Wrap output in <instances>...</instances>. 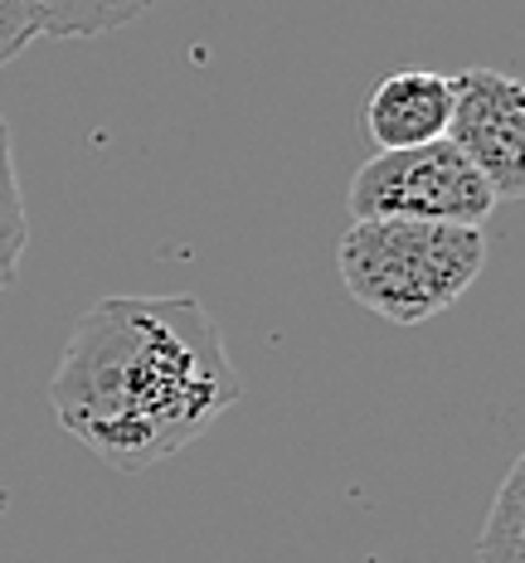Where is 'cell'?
<instances>
[{"mask_svg":"<svg viewBox=\"0 0 525 563\" xmlns=\"http://www.w3.org/2000/svg\"><path fill=\"white\" fill-rule=\"evenodd\" d=\"M219 321L195 297H108L98 301L54 369L50 404L98 462L146 472L239 404Z\"/></svg>","mask_w":525,"mask_h":563,"instance_id":"6da1fadb","label":"cell"},{"mask_svg":"<svg viewBox=\"0 0 525 563\" xmlns=\"http://www.w3.org/2000/svg\"><path fill=\"white\" fill-rule=\"evenodd\" d=\"M486 267V233L424 219H356L336 243V273L365 311L424 325L458 307Z\"/></svg>","mask_w":525,"mask_h":563,"instance_id":"7a4b0ae2","label":"cell"},{"mask_svg":"<svg viewBox=\"0 0 525 563\" xmlns=\"http://www.w3.org/2000/svg\"><path fill=\"white\" fill-rule=\"evenodd\" d=\"M346 205L356 219H424L482 229L501 199L448 136L414 151H380L350 175Z\"/></svg>","mask_w":525,"mask_h":563,"instance_id":"3957f363","label":"cell"},{"mask_svg":"<svg viewBox=\"0 0 525 563\" xmlns=\"http://www.w3.org/2000/svg\"><path fill=\"white\" fill-rule=\"evenodd\" d=\"M448 141L477 166L496 199L525 190V84L501 68H467L452 78Z\"/></svg>","mask_w":525,"mask_h":563,"instance_id":"277c9868","label":"cell"},{"mask_svg":"<svg viewBox=\"0 0 525 563\" xmlns=\"http://www.w3.org/2000/svg\"><path fill=\"white\" fill-rule=\"evenodd\" d=\"M452 117V78L428 68L380 78L375 92L360 108V132L375 151H414L448 136Z\"/></svg>","mask_w":525,"mask_h":563,"instance_id":"5b68a950","label":"cell"},{"mask_svg":"<svg viewBox=\"0 0 525 563\" xmlns=\"http://www.w3.org/2000/svg\"><path fill=\"white\" fill-rule=\"evenodd\" d=\"M156 0H34L40 10V30L58 40H98L132 20H142Z\"/></svg>","mask_w":525,"mask_h":563,"instance_id":"8992f818","label":"cell"},{"mask_svg":"<svg viewBox=\"0 0 525 563\" xmlns=\"http://www.w3.org/2000/svg\"><path fill=\"white\" fill-rule=\"evenodd\" d=\"M477 563H525V456L501 476L486 525L477 534Z\"/></svg>","mask_w":525,"mask_h":563,"instance_id":"52a82bcc","label":"cell"},{"mask_svg":"<svg viewBox=\"0 0 525 563\" xmlns=\"http://www.w3.org/2000/svg\"><path fill=\"white\" fill-rule=\"evenodd\" d=\"M20 253H25V209H20L15 170H10V132L0 122V287L15 277Z\"/></svg>","mask_w":525,"mask_h":563,"instance_id":"ba28073f","label":"cell"},{"mask_svg":"<svg viewBox=\"0 0 525 563\" xmlns=\"http://www.w3.org/2000/svg\"><path fill=\"white\" fill-rule=\"evenodd\" d=\"M40 34L44 30H40V10H34V0H0V68H6L10 58L25 54Z\"/></svg>","mask_w":525,"mask_h":563,"instance_id":"9c48e42d","label":"cell"}]
</instances>
